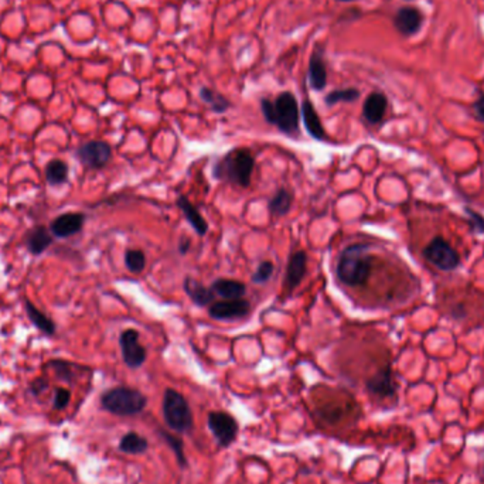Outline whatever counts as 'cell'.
<instances>
[{
	"mask_svg": "<svg viewBox=\"0 0 484 484\" xmlns=\"http://www.w3.org/2000/svg\"><path fill=\"white\" fill-rule=\"evenodd\" d=\"M367 243H354L347 246L337 262V276L347 286H362L372 272L374 256Z\"/></svg>",
	"mask_w": 484,
	"mask_h": 484,
	"instance_id": "1",
	"label": "cell"
},
{
	"mask_svg": "<svg viewBox=\"0 0 484 484\" xmlns=\"http://www.w3.org/2000/svg\"><path fill=\"white\" fill-rule=\"evenodd\" d=\"M255 159L248 149H234L228 151L212 168L214 177L226 183L248 187L250 184Z\"/></svg>",
	"mask_w": 484,
	"mask_h": 484,
	"instance_id": "2",
	"label": "cell"
},
{
	"mask_svg": "<svg viewBox=\"0 0 484 484\" xmlns=\"http://www.w3.org/2000/svg\"><path fill=\"white\" fill-rule=\"evenodd\" d=\"M260 109L266 122L275 125L280 132L292 134L299 129V105L293 93L282 92L272 102L260 100Z\"/></svg>",
	"mask_w": 484,
	"mask_h": 484,
	"instance_id": "3",
	"label": "cell"
},
{
	"mask_svg": "<svg viewBox=\"0 0 484 484\" xmlns=\"http://www.w3.org/2000/svg\"><path fill=\"white\" fill-rule=\"evenodd\" d=\"M100 403L103 409L113 415L132 416L140 413L144 409L147 399L137 389L127 386H116L106 391L102 395Z\"/></svg>",
	"mask_w": 484,
	"mask_h": 484,
	"instance_id": "4",
	"label": "cell"
},
{
	"mask_svg": "<svg viewBox=\"0 0 484 484\" xmlns=\"http://www.w3.org/2000/svg\"><path fill=\"white\" fill-rule=\"evenodd\" d=\"M163 416L173 432L187 433L192 429V412L187 399L171 388L163 395Z\"/></svg>",
	"mask_w": 484,
	"mask_h": 484,
	"instance_id": "5",
	"label": "cell"
},
{
	"mask_svg": "<svg viewBox=\"0 0 484 484\" xmlns=\"http://www.w3.org/2000/svg\"><path fill=\"white\" fill-rule=\"evenodd\" d=\"M423 256L427 262L434 265L442 270H451L460 263L459 253L451 248V245L440 236L433 238L425 248Z\"/></svg>",
	"mask_w": 484,
	"mask_h": 484,
	"instance_id": "6",
	"label": "cell"
},
{
	"mask_svg": "<svg viewBox=\"0 0 484 484\" xmlns=\"http://www.w3.org/2000/svg\"><path fill=\"white\" fill-rule=\"evenodd\" d=\"M208 429L214 434L217 443L221 447H228L234 443L238 434V422L234 416L226 412H209L208 413Z\"/></svg>",
	"mask_w": 484,
	"mask_h": 484,
	"instance_id": "7",
	"label": "cell"
},
{
	"mask_svg": "<svg viewBox=\"0 0 484 484\" xmlns=\"http://www.w3.org/2000/svg\"><path fill=\"white\" fill-rule=\"evenodd\" d=\"M119 344L122 357L129 368H139L146 361V350L139 342V331L134 328H126L120 333Z\"/></svg>",
	"mask_w": 484,
	"mask_h": 484,
	"instance_id": "8",
	"label": "cell"
},
{
	"mask_svg": "<svg viewBox=\"0 0 484 484\" xmlns=\"http://www.w3.org/2000/svg\"><path fill=\"white\" fill-rule=\"evenodd\" d=\"M76 156L79 157L81 163L85 164L86 167L100 168L106 166L108 161L110 160L112 150L108 143L100 142V140H93V142H88L82 144L78 149Z\"/></svg>",
	"mask_w": 484,
	"mask_h": 484,
	"instance_id": "9",
	"label": "cell"
},
{
	"mask_svg": "<svg viewBox=\"0 0 484 484\" xmlns=\"http://www.w3.org/2000/svg\"><path fill=\"white\" fill-rule=\"evenodd\" d=\"M250 311V303L245 299L221 300L211 304L208 309L209 317L215 320H238Z\"/></svg>",
	"mask_w": 484,
	"mask_h": 484,
	"instance_id": "10",
	"label": "cell"
},
{
	"mask_svg": "<svg viewBox=\"0 0 484 484\" xmlns=\"http://www.w3.org/2000/svg\"><path fill=\"white\" fill-rule=\"evenodd\" d=\"M423 23L422 13L415 7H401L393 18L395 28L402 35H413L416 34Z\"/></svg>",
	"mask_w": 484,
	"mask_h": 484,
	"instance_id": "11",
	"label": "cell"
},
{
	"mask_svg": "<svg viewBox=\"0 0 484 484\" xmlns=\"http://www.w3.org/2000/svg\"><path fill=\"white\" fill-rule=\"evenodd\" d=\"M85 221V215L81 212H67L57 217L51 225L50 231L58 238H67L81 231Z\"/></svg>",
	"mask_w": 484,
	"mask_h": 484,
	"instance_id": "12",
	"label": "cell"
},
{
	"mask_svg": "<svg viewBox=\"0 0 484 484\" xmlns=\"http://www.w3.org/2000/svg\"><path fill=\"white\" fill-rule=\"evenodd\" d=\"M367 389L381 398H386V396H392L396 391V385L392 376V371L389 368V365L381 368L379 371H376L368 381H367Z\"/></svg>",
	"mask_w": 484,
	"mask_h": 484,
	"instance_id": "13",
	"label": "cell"
},
{
	"mask_svg": "<svg viewBox=\"0 0 484 484\" xmlns=\"http://www.w3.org/2000/svg\"><path fill=\"white\" fill-rule=\"evenodd\" d=\"M306 265H307V256L303 250H297L290 256L287 267H286V277H284L286 289L289 292L296 289L303 280L306 275Z\"/></svg>",
	"mask_w": 484,
	"mask_h": 484,
	"instance_id": "14",
	"label": "cell"
},
{
	"mask_svg": "<svg viewBox=\"0 0 484 484\" xmlns=\"http://www.w3.org/2000/svg\"><path fill=\"white\" fill-rule=\"evenodd\" d=\"M388 106L386 96L381 92H372L367 96L364 106H362V115L369 123H379L385 115Z\"/></svg>",
	"mask_w": 484,
	"mask_h": 484,
	"instance_id": "15",
	"label": "cell"
},
{
	"mask_svg": "<svg viewBox=\"0 0 484 484\" xmlns=\"http://www.w3.org/2000/svg\"><path fill=\"white\" fill-rule=\"evenodd\" d=\"M184 292L188 294V297L197 304V306H208L209 303L214 301L215 293L211 290V287H205L202 283L195 280L191 276H187L183 282Z\"/></svg>",
	"mask_w": 484,
	"mask_h": 484,
	"instance_id": "16",
	"label": "cell"
},
{
	"mask_svg": "<svg viewBox=\"0 0 484 484\" xmlns=\"http://www.w3.org/2000/svg\"><path fill=\"white\" fill-rule=\"evenodd\" d=\"M309 83L314 91H321L327 83V69L323 61V55L316 50L309 62Z\"/></svg>",
	"mask_w": 484,
	"mask_h": 484,
	"instance_id": "17",
	"label": "cell"
},
{
	"mask_svg": "<svg viewBox=\"0 0 484 484\" xmlns=\"http://www.w3.org/2000/svg\"><path fill=\"white\" fill-rule=\"evenodd\" d=\"M300 110H301V117H303V123H304L307 133L316 140H323L325 137V133H324L323 125L320 122V117L313 103L310 100H303Z\"/></svg>",
	"mask_w": 484,
	"mask_h": 484,
	"instance_id": "18",
	"label": "cell"
},
{
	"mask_svg": "<svg viewBox=\"0 0 484 484\" xmlns=\"http://www.w3.org/2000/svg\"><path fill=\"white\" fill-rule=\"evenodd\" d=\"M211 290L218 294L222 299L226 300H235V299H242L245 294V284L234 280V279H217L211 284Z\"/></svg>",
	"mask_w": 484,
	"mask_h": 484,
	"instance_id": "19",
	"label": "cell"
},
{
	"mask_svg": "<svg viewBox=\"0 0 484 484\" xmlns=\"http://www.w3.org/2000/svg\"><path fill=\"white\" fill-rule=\"evenodd\" d=\"M177 205L178 208L183 211L185 219L188 221V224L194 228V231L198 235H205L208 231V224L205 222V219L202 218V215L200 214V211L185 198V197H178L177 200Z\"/></svg>",
	"mask_w": 484,
	"mask_h": 484,
	"instance_id": "20",
	"label": "cell"
},
{
	"mask_svg": "<svg viewBox=\"0 0 484 484\" xmlns=\"http://www.w3.org/2000/svg\"><path fill=\"white\" fill-rule=\"evenodd\" d=\"M51 242H52L51 235L44 226H35L34 229H31L25 239L28 250L34 255L41 253L44 249H47L51 245Z\"/></svg>",
	"mask_w": 484,
	"mask_h": 484,
	"instance_id": "21",
	"label": "cell"
},
{
	"mask_svg": "<svg viewBox=\"0 0 484 484\" xmlns=\"http://www.w3.org/2000/svg\"><path fill=\"white\" fill-rule=\"evenodd\" d=\"M149 447V442L146 440V437L140 436L136 432H127L119 443V449L125 453L129 454H140L144 453Z\"/></svg>",
	"mask_w": 484,
	"mask_h": 484,
	"instance_id": "22",
	"label": "cell"
},
{
	"mask_svg": "<svg viewBox=\"0 0 484 484\" xmlns=\"http://www.w3.org/2000/svg\"><path fill=\"white\" fill-rule=\"evenodd\" d=\"M293 202V194L286 188H279L269 201V209L276 217H283L289 212Z\"/></svg>",
	"mask_w": 484,
	"mask_h": 484,
	"instance_id": "23",
	"label": "cell"
},
{
	"mask_svg": "<svg viewBox=\"0 0 484 484\" xmlns=\"http://www.w3.org/2000/svg\"><path fill=\"white\" fill-rule=\"evenodd\" d=\"M24 306H25V311H27V314H28L31 323H33L35 327H38L41 331H44L45 334L51 335V334L54 333V330H55V325L52 324V321H51L44 313H41L31 301L25 300V301H24Z\"/></svg>",
	"mask_w": 484,
	"mask_h": 484,
	"instance_id": "24",
	"label": "cell"
},
{
	"mask_svg": "<svg viewBox=\"0 0 484 484\" xmlns=\"http://www.w3.org/2000/svg\"><path fill=\"white\" fill-rule=\"evenodd\" d=\"M200 98L211 108V110H214L217 113H222V112H225L231 106L229 100L225 96H222L221 93H218V92H215V91H212L211 88H207V86L201 88Z\"/></svg>",
	"mask_w": 484,
	"mask_h": 484,
	"instance_id": "25",
	"label": "cell"
},
{
	"mask_svg": "<svg viewBox=\"0 0 484 484\" xmlns=\"http://www.w3.org/2000/svg\"><path fill=\"white\" fill-rule=\"evenodd\" d=\"M68 166L61 160H51L45 167V178L50 184L58 185L67 181Z\"/></svg>",
	"mask_w": 484,
	"mask_h": 484,
	"instance_id": "26",
	"label": "cell"
},
{
	"mask_svg": "<svg viewBox=\"0 0 484 484\" xmlns=\"http://www.w3.org/2000/svg\"><path fill=\"white\" fill-rule=\"evenodd\" d=\"M358 96H359L358 89L347 88V89H337V91L330 92L324 100L328 106H333L338 102H354L355 99H358Z\"/></svg>",
	"mask_w": 484,
	"mask_h": 484,
	"instance_id": "27",
	"label": "cell"
},
{
	"mask_svg": "<svg viewBox=\"0 0 484 484\" xmlns=\"http://www.w3.org/2000/svg\"><path fill=\"white\" fill-rule=\"evenodd\" d=\"M125 265L132 273H140L146 265V256L140 249H129L125 253Z\"/></svg>",
	"mask_w": 484,
	"mask_h": 484,
	"instance_id": "28",
	"label": "cell"
},
{
	"mask_svg": "<svg viewBox=\"0 0 484 484\" xmlns=\"http://www.w3.org/2000/svg\"><path fill=\"white\" fill-rule=\"evenodd\" d=\"M160 434L166 439L167 444H168V446L171 447V450L174 451L175 459H177L180 467H185V466H187V457H185V454H184V451H183V447H184L183 440H181L180 437H177V436H174V434L166 432V430H161Z\"/></svg>",
	"mask_w": 484,
	"mask_h": 484,
	"instance_id": "29",
	"label": "cell"
},
{
	"mask_svg": "<svg viewBox=\"0 0 484 484\" xmlns=\"http://www.w3.org/2000/svg\"><path fill=\"white\" fill-rule=\"evenodd\" d=\"M273 263L272 262H269V260H266V262H262L259 266H258V269L255 270V273L252 275V282H255V283H265V282H267L269 279H270V276L273 275Z\"/></svg>",
	"mask_w": 484,
	"mask_h": 484,
	"instance_id": "30",
	"label": "cell"
},
{
	"mask_svg": "<svg viewBox=\"0 0 484 484\" xmlns=\"http://www.w3.org/2000/svg\"><path fill=\"white\" fill-rule=\"evenodd\" d=\"M69 402V391L64 388H58L55 392V399H54V406L58 409H62L68 405Z\"/></svg>",
	"mask_w": 484,
	"mask_h": 484,
	"instance_id": "31",
	"label": "cell"
},
{
	"mask_svg": "<svg viewBox=\"0 0 484 484\" xmlns=\"http://www.w3.org/2000/svg\"><path fill=\"white\" fill-rule=\"evenodd\" d=\"M467 212L470 214V218H471L470 222H471L474 231H477V232H484V218L480 217L478 214L473 212V211L468 209V208H467Z\"/></svg>",
	"mask_w": 484,
	"mask_h": 484,
	"instance_id": "32",
	"label": "cell"
},
{
	"mask_svg": "<svg viewBox=\"0 0 484 484\" xmlns=\"http://www.w3.org/2000/svg\"><path fill=\"white\" fill-rule=\"evenodd\" d=\"M474 113L477 116V119L483 120L484 122V95H481L476 102H474Z\"/></svg>",
	"mask_w": 484,
	"mask_h": 484,
	"instance_id": "33",
	"label": "cell"
},
{
	"mask_svg": "<svg viewBox=\"0 0 484 484\" xmlns=\"http://www.w3.org/2000/svg\"><path fill=\"white\" fill-rule=\"evenodd\" d=\"M188 248H190V239L188 238H181V242H180V246H178L180 253H183V255L187 253Z\"/></svg>",
	"mask_w": 484,
	"mask_h": 484,
	"instance_id": "34",
	"label": "cell"
},
{
	"mask_svg": "<svg viewBox=\"0 0 484 484\" xmlns=\"http://www.w3.org/2000/svg\"><path fill=\"white\" fill-rule=\"evenodd\" d=\"M337 1H352V0H337Z\"/></svg>",
	"mask_w": 484,
	"mask_h": 484,
	"instance_id": "35",
	"label": "cell"
}]
</instances>
